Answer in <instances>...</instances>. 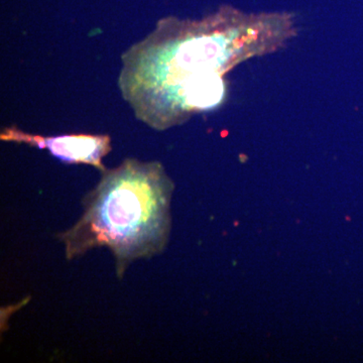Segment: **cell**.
Masks as SVG:
<instances>
[{
    "label": "cell",
    "instance_id": "1",
    "mask_svg": "<svg viewBox=\"0 0 363 363\" xmlns=\"http://www.w3.org/2000/svg\"><path fill=\"white\" fill-rule=\"evenodd\" d=\"M288 18L222 11L200 21L162 20L123 55L121 94L136 118L156 130L185 123L223 102L224 75L291 37Z\"/></svg>",
    "mask_w": 363,
    "mask_h": 363
},
{
    "label": "cell",
    "instance_id": "2",
    "mask_svg": "<svg viewBox=\"0 0 363 363\" xmlns=\"http://www.w3.org/2000/svg\"><path fill=\"white\" fill-rule=\"evenodd\" d=\"M101 174L97 185L83 198L78 220L57 238L68 260L97 247L108 248L121 279L133 262L152 259L166 250L174 183L161 162L131 157Z\"/></svg>",
    "mask_w": 363,
    "mask_h": 363
},
{
    "label": "cell",
    "instance_id": "3",
    "mask_svg": "<svg viewBox=\"0 0 363 363\" xmlns=\"http://www.w3.org/2000/svg\"><path fill=\"white\" fill-rule=\"evenodd\" d=\"M4 142L25 143L47 150L52 157L67 164H89L104 172V159L111 152V136L106 135H65L42 136L25 133L11 126L2 131Z\"/></svg>",
    "mask_w": 363,
    "mask_h": 363
}]
</instances>
